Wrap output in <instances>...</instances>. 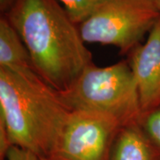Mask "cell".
Listing matches in <instances>:
<instances>
[{"instance_id":"15","label":"cell","mask_w":160,"mask_h":160,"mask_svg":"<svg viewBox=\"0 0 160 160\" xmlns=\"http://www.w3.org/2000/svg\"><path fill=\"white\" fill-rule=\"evenodd\" d=\"M158 160H160V155H159V157H158Z\"/></svg>"},{"instance_id":"3","label":"cell","mask_w":160,"mask_h":160,"mask_svg":"<svg viewBox=\"0 0 160 160\" xmlns=\"http://www.w3.org/2000/svg\"><path fill=\"white\" fill-rule=\"evenodd\" d=\"M69 110L93 111L112 117L123 127L141 125L142 114L130 64L88 65L64 91L58 92Z\"/></svg>"},{"instance_id":"4","label":"cell","mask_w":160,"mask_h":160,"mask_svg":"<svg viewBox=\"0 0 160 160\" xmlns=\"http://www.w3.org/2000/svg\"><path fill=\"white\" fill-rule=\"evenodd\" d=\"M160 18L156 0H107L78 25L86 43L131 52Z\"/></svg>"},{"instance_id":"14","label":"cell","mask_w":160,"mask_h":160,"mask_svg":"<svg viewBox=\"0 0 160 160\" xmlns=\"http://www.w3.org/2000/svg\"><path fill=\"white\" fill-rule=\"evenodd\" d=\"M40 159L41 160H48L47 158H40Z\"/></svg>"},{"instance_id":"9","label":"cell","mask_w":160,"mask_h":160,"mask_svg":"<svg viewBox=\"0 0 160 160\" xmlns=\"http://www.w3.org/2000/svg\"><path fill=\"white\" fill-rule=\"evenodd\" d=\"M75 23L79 25L107 0H58Z\"/></svg>"},{"instance_id":"5","label":"cell","mask_w":160,"mask_h":160,"mask_svg":"<svg viewBox=\"0 0 160 160\" xmlns=\"http://www.w3.org/2000/svg\"><path fill=\"white\" fill-rule=\"evenodd\" d=\"M123 126L108 115L69 110L48 160H110L115 140Z\"/></svg>"},{"instance_id":"6","label":"cell","mask_w":160,"mask_h":160,"mask_svg":"<svg viewBox=\"0 0 160 160\" xmlns=\"http://www.w3.org/2000/svg\"><path fill=\"white\" fill-rule=\"evenodd\" d=\"M129 64L137 86L143 118L160 108V18L145 43L131 52Z\"/></svg>"},{"instance_id":"11","label":"cell","mask_w":160,"mask_h":160,"mask_svg":"<svg viewBox=\"0 0 160 160\" xmlns=\"http://www.w3.org/2000/svg\"><path fill=\"white\" fill-rule=\"evenodd\" d=\"M6 160H41L39 156L27 149H21L15 146L11 147L6 157Z\"/></svg>"},{"instance_id":"13","label":"cell","mask_w":160,"mask_h":160,"mask_svg":"<svg viewBox=\"0 0 160 160\" xmlns=\"http://www.w3.org/2000/svg\"><path fill=\"white\" fill-rule=\"evenodd\" d=\"M157 1V5H158V10L160 12V0H156Z\"/></svg>"},{"instance_id":"2","label":"cell","mask_w":160,"mask_h":160,"mask_svg":"<svg viewBox=\"0 0 160 160\" xmlns=\"http://www.w3.org/2000/svg\"><path fill=\"white\" fill-rule=\"evenodd\" d=\"M69 109L34 69H0V119L11 146L46 158Z\"/></svg>"},{"instance_id":"10","label":"cell","mask_w":160,"mask_h":160,"mask_svg":"<svg viewBox=\"0 0 160 160\" xmlns=\"http://www.w3.org/2000/svg\"><path fill=\"white\" fill-rule=\"evenodd\" d=\"M141 126L160 152V108L143 117Z\"/></svg>"},{"instance_id":"1","label":"cell","mask_w":160,"mask_h":160,"mask_svg":"<svg viewBox=\"0 0 160 160\" xmlns=\"http://www.w3.org/2000/svg\"><path fill=\"white\" fill-rule=\"evenodd\" d=\"M5 16L23 41L35 71L57 92L92 63L78 25L58 0H18Z\"/></svg>"},{"instance_id":"7","label":"cell","mask_w":160,"mask_h":160,"mask_svg":"<svg viewBox=\"0 0 160 160\" xmlns=\"http://www.w3.org/2000/svg\"><path fill=\"white\" fill-rule=\"evenodd\" d=\"M160 152L141 125L122 127L115 140L110 160H158Z\"/></svg>"},{"instance_id":"8","label":"cell","mask_w":160,"mask_h":160,"mask_svg":"<svg viewBox=\"0 0 160 160\" xmlns=\"http://www.w3.org/2000/svg\"><path fill=\"white\" fill-rule=\"evenodd\" d=\"M0 69H34L23 41L8 19H0Z\"/></svg>"},{"instance_id":"12","label":"cell","mask_w":160,"mask_h":160,"mask_svg":"<svg viewBox=\"0 0 160 160\" xmlns=\"http://www.w3.org/2000/svg\"><path fill=\"white\" fill-rule=\"evenodd\" d=\"M17 1L18 0H0V10L6 14Z\"/></svg>"}]
</instances>
